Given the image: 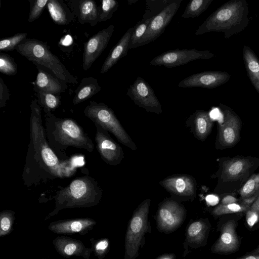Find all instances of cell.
Returning a JSON list of instances; mask_svg holds the SVG:
<instances>
[{
  "instance_id": "obj_6",
  "label": "cell",
  "mask_w": 259,
  "mask_h": 259,
  "mask_svg": "<svg viewBox=\"0 0 259 259\" xmlns=\"http://www.w3.org/2000/svg\"><path fill=\"white\" fill-rule=\"evenodd\" d=\"M150 199L143 201L135 209L127 228L124 259H136L145 243L146 233L150 231L148 214Z\"/></svg>"
},
{
  "instance_id": "obj_14",
  "label": "cell",
  "mask_w": 259,
  "mask_h": 259,
  "mask_svg": "<svg viewBox=\"0 0 259 259\" xmlns=\"http://www.w3.org/2000/svg\"><path fill=\"white\" fill-rule=\"evenodd\" d=\"M183 0H175L151 21L146 32L136 48L154 41L164 32L179 9Z\"/></svg>"
},
{
  "instance_id": "obj_4",
  "label": "cell",
  "mask_w": 259,
  "mask_h": 259,
  "mask_svg": "<svg viewBox=\"0 0 259 259\" xmlns=\"http://www.w3.org/2000/svg\"><path fill=\"white\" fill-rule=\"evenodd\" d=\"M102 194L101 188L93 177L83 176L76 178L56 192L53 197L55 207L52 213L63 208L96 205L100 202Z\"/></svg>"
},
{
  "instance_id": "obj_28",
  "label": "cell",
  "mask_w": 259,
  "mask_h": 259,
  "mask_svg": "<svg viewBox=\"0 0 259 259\" xmlns=\"http://www.w3.org/2000/svg\"><path fill=\"white\" fill-rule=\"evenodd\" d=\"M37 96L38 104L44 113L52 112L57 109L61 103V97L52 93L34 89Z\"/></svg>"
},
{
  "instance_id": "obj_26",
  "label": "cell",
  "mask_w": 259,
  "mask_h": 259,
  "mask_svg": "<svg viewBox=\"0 0 259 259\" xmlns=\"http://www.w3.org/2000/svg\"><path fill=\"white\" fill-rule=\"evenodd\" d=\"M243 59L247 75L259 94V59L248 46L243 48Z\"/></svg>"
},
{
  "instance_id": "obj_35",
  "label": "cell",
  "mask_w": 259,
  "mask_h": 259,
  "mask_svg": "<svg viewBox=\"0 0 259 259\" xmlns=\"http://www.w3.org/2000/svg\"><path fill=\"white\" fill-rule=\"evenodd\" d=\"M250 207L242 203L238 204L234 203L227 205L222 204L218 205L212 210V213L214 215L247 211Z\"/></svg>"
},
{
  "instance_id": "obj_36",
  "label": "cell",
  "mask_w": 259,
  "mask_h": 259,
  "mask_svg": "<svg viewBox=\"0 0 259 259\" xmlns=\"http://www.w3.org/2000/svg\"><path fill=\"white\" fill-rule=\"evenodd\" d=\"M0 72L8 75H14L17 72V65L14 59L3 53H0Z\"/></svg>"
},
{
  "instance_id": "obj_32",
  "label": "cell",
  "mask_w": 259,
  "mask_h": 259,
  "mask_svg": "<svg viewBox=\"0 0 259 259\" xmlns=\"http://www.w3.org/2000/svg\"><path fill=\"white\" fill-rule=\"evenodd\" d=\"M259 191V173L253 175L239 190L241 198L243 199L251 197Z\"/></svg>"
},
{
  "instance_id": "obj_48",
  "label": "cell",
  "mask_w": 259,
  "mask_h": 259,
  "mask_svg": "<svg viewBox=\"0 0 259 259\" xmlns=\"http://www.w3.org/2000/svg\"><path fill=\"white\" fill-rule=\"evenodd\" d=\"M139 0H127V3L129 5L135 4Z\"/></svg>"
},
{
  "instance_id": "obj_16",
  "label": "cell",
  "mask_w": 259,
  "mask_h": 259,
  "mask_svg": "<svg viewBox=\"0 0 259 259\" xmlns=\"http://www.w3.org/2000/svg\"><path fill=\"white\" fill-rule=\"evenodd\" d=\"M167 191L181 197H192L196 194V185L194 179L187 175L169 176L160 182Z\"/></svg>"
},
{
  "instance_id": "obj_42",
  "label": "cell",
  "mask_w": 259,
  "mask_h": 259,
  "mask_svg": "<svg viewBox=\"0 0 259 259\" xmlns=\"http://www.w3.org/2000/svg\"><path fill=\"white\" fill-rule=\"evenodd\" d=\"M258 220L259 214L249 209L246 211V222L250 227H252Z\"/></svg>"
},
{
  "instance_id": "obj_3",
  "label": "cell",
  "mask_w": 259,
  "mask_h": 259,
  "mask_svg": "<svg viewBox=\"0 0 259 259\" xmlns=\"http://www.w3.org/2000/svg\"><path fill=\"white\" fill-rule=\"evenodd\" d=\"M248 4L245 0H231L218 8L199 26L195 34L223 32L225 38L240 33L248 26Z\"/></svg>"
},
{
  "instance_id": "obj_44",
  "label": "cell",
  "mask_w": 259,
  "mask_h": 259,
  "mask_svg": "<svg viewBox=\"0 0 259 259\" xmlns=\"http://www.w3.org/2000/svg\"><path fill=\"white\" fill-rule=\"evenodd\" d=\"M249 209L256 212L259 214V194L250 206Z\"/></svg>"
},
{
  "instance_id": "obj_22",
  "label": "cell",
  "mask_w": 259,
  "mask_h": 259,
  "mask_svg": "<svg viewBox=\"0 0 259 259\" xmlns=\"http://www.w3.org/2000/svg\"><path fill=\"white\" fill-rule=\"evenodd\" d=\"M96 224V222L91 219H76L53 222L49 228L58 234H72L85 232Z\"/></svg>"
},
{
  "instance_id": "obj_46",
  "label": "cell",
  "mask_w": 259,
  "mask_h": 259,
  "mask_svg": "<svg viewBox=\"0 0 259 259\" xmlns=\"http://www.w3.org/2000/svg\"><path fill=\"white\" fill-rule=\"evenodd\" d=\"M236 259H259V255L257 254H252L250 255H245Z\"/></svg>"
},
{
  "instance_id": "obj_9",
  "label": "cell",
  "mask_w": 259,
  "mask_h": 259,
  "mask_svg": "<svg viewBox=\"0 0 259 259\" xmlns=\"http://www.w3.org/2000/svg\"><path fill=\"white\" fill-rule=\"evenodd\" d=\"M185 207L178 202L168 199L159 206L156 214V225L158 230L168 233L177 230L185 219Z\"/></svg>"
},
{
  "instance_id": "obj_7",
  "label": "cell",
  "mask_w": 259,
  "mask_h": 259,
  "mask_svg": "<svg viewBox=\"0 0 259 259\" xmlns=\"http://www.w3.org/2000/svg\"><path fill=\"white\" fill-rule=\"evenodd\" d=\"M84 115L95 124L112 133L122 144L133 150L137 146L121 125L113 111L103 103L91 101L83 110Z\"/></svg>"
},
{
  "instance_id": "obj_11",
  "label": "cell",
  "mask_w": 259,
  "mask_h": 259,
  "mask_svg": "<svg viewBox=\"0 0 259 259\" xmlns=\"http://www.w3.org/2000/svg\"><path fill=\"white\" fill-rule=\"evenodd\" d=\"M224 122L219 124L217 144L223 148L234 146L238 141L241 127L239 116L229 107L220 104Z\"/></svg>"
},
{
  "instance_id": "obj_39",
  "label": "cell",
  "mask_w": 259,
  "mask_h": 259,
  "mask_svg": "<svg viewBox=\"0 0 259 259\" xmlns=\"http://www.w3.org/2000/svg\"><path fill=\"white\" fill-rule=\"evenodd\" d=\"M81 243L78 241H69L62 248L63 253L68 256L78 254L83 247Z\"/></svg>"
},
{
  "instance_id": "obj_2",
  "label": "cell",
  "mask_w": 259,
  "mask_h": 259,
  "mask_svg": "<svg viewBox=\"0 0 259 259\" xmlns=\"http://www.w3.org/2000/svg\"><path fill=\"white\" fill-rule=\"evenodd\" d=\"M45 133L49 144L57 155L62 160H68L67 148L73 147L93 151L92 139L74 120L59 118L52 112L45 113Z\"/></svg>"
},
{
  "instance_id": "obj_25",
  "label": "cell",
  "mask_w": 259,
  "mask_h": 259,
  "mask_svg": "<svg viewBox=\"0 0 259 259\" xmlns=\"http://www.w3.org/2000/svg\"><path fill=\"white\" fill-rule=\"evenodd\" d=\"M101 90L98 80L92 76L83 78L75 91L72 103L77 105L92 98Z\"/></svg>"
},
{
  "instance_id": "obj_18",
  "label": "cell",
  "mask_w": 259,
  "mask_h": 259,
  "mask_svg": "<svg viewBox=\"0 0 259 259\" xmlns=\"http://www.w3.org/2000/svg\"><path fill=\"white\" fill-rule=\"evenodd\" d=\"M70 10L81 24L88 23L91 26L98 23V7L94 0H67Z\"/></svg>"
},
{
  "instance_id": "obj_29",
  "label": "cell",
  "mask_w": 259,
  "mask_h": 259,
  "mask_svg": "<svg viewBox=\"0 0 259 259\" xmlns=\"http://www.w3.org/2000/svg\"><path fill=\"white\" fill-rule=\"evenodd\" d=\"M175 0H146L145 13L142 20L153 18L163 10L175 2Z\"/></svg>"
},
{
  "instance_id": "obj_38",
  "label": "cell",
  "mask_w": 259,
  "mask_h": 259,
  "mask_svg": "<svg viewBox=\"0 0 259 259\" xmlns=\"http://www.w3.org/2000/svg\"><path fill=\"white\" fill-rule=\"evenodd\" d=\"M49 0H29L30 9L28 15V22H32L40 17Z\"/></svg>"
},
{
  "instance_id": "obj_10",
  "label": "cell",
  "mask_w": 259,
  "mask_h": 259,
  "mask_svg": "<svg viewBox=\"0 0 259 259\" xmlns=\"http://www.w3.org/2000/svg\"><path fill=\"white\" fill-rule=\"evenodd\" d=\"M126 95L135 104L147 111L157 114L162 112L161 105L153 89L140 76L130 85Z\"/></svg>"
},
{
  "instance_id": "obj_27",
  "label": "cell",
  "mask_w": 259,
  "mask_h": 259,
  "mask_svg": "<svg viewBox=\"0 0 259 259\" xmlns=\"http://www.w3.org/2000/svg\"><path fill=\"white\" fill-rule=\"evenodd\" d=\"M208 227L203 220L192 222L186 231V241L192 246L200 245L204 242Z\"/></svg>"
},
{
  "instance_id": "obj_41",
  "label": "cell",
  "mask_w": 259,
  "mask_h": 259,
  "mask_svg": "<svg viewBox=\"0 0 259 259\" xmlns=\"http://www.w3.org/2000/svg\"><path fill=\"white\" fill-rule=\"evenodd\" d=\"M109 241L107 239H104L100 240L95 245V250L98 255H103L108 247Z\"/></svg>"
},
{
  "instance_id": "obj_47",
  "label": "cell",
  "mask_w": 259,
  "mask_h": 259,
  "mask_svg": "<svg viewBox=\"0 0 259 259\" xmlns=\"http://www.w3.org/2000/svg\"><path fill=\"white\" fill-rule=\"evenodd\" d=\"M208 199H207V201L210 200L209 202L210 203H214L217 202L218 201V198L215 197V196H209L207 197Z\"/></svg>"
},
{
  "instance_id": "obj_33",
  "label": "cell",
  "mask_w": 259,
  "mask_h": 259,
  "mask_svg": "<svg viewBox=\"0 0 259 259\" xmlns=\"http://www.w3.org/2000/svg\"><path fill=\"white\" fill-rule=\"evenodd\" d=\"M153 18L147 20L141 19L134 26V29L132 33L128 49L136 48V46L140 39L143 37L147 31L149 24Z\"/></svg>"
},
{
  "instance_id": "obj_1",
  "label": "cell",
  "mask_w": 259,
  "mask_h": 259,
  "mask_svg": "<svg viewBox=\"0 0 259 259\" xmlns=\"http://www.w3.org/2000/svg\"><path fill=\"white\" fill-rule=\"evenodd\" d=\"M30 142L22 175L28 187L73 175L76 168L60 159L50 146L42 125L41 108L37 99L30 105Z\"/></svg>"
},
{
  "instance_id": "obj_49",
  "label": "cell",
  "mask_w": 259,
  "mask_h": 259,
  "mask_svg": "<svg viewBox=\"0 0 259 259\" xmlns=\"http://www.w3.org/2000/svg\"><path fill=\"white\" fill-rule=\"evenodd\" d=\"M252 253V254H254L259 253V246L256 249L253 250Z\"/></svg>"
},
{
  "instance_id": "obj_30",
  "label": "cell",
  "mask_w": 259,
  "mask_h": 259,
  "mask_svg": "<svg viewBox=\"0 0 259 259\" xmlns=\"http://www.w3.org/2000/svg\"><path fill=\"white\" fill-rule=\"evenodd\" d=\"M213 0H192L187 4L182 15L184 18H195L205 11Z\"/></svg>"
},
{
  "instance_id": "obj_19",
  "label": "cell",
  "mask_w": 259,
  "mask_h": 259,
  "mask_svg": "<svg viewBox=\"0 0 259 259\" xmlns=\"http://www.w3.org/2000/svg\"><path fill=\"white\" fill-rule=\"evenodd\" d=\"M35 65L38 73L34 82V89L57 95H59L66 90L68 88L67 82L55 75H53L52 73L43 69L42 66L37 64Z\"/></svg>"
},
{
  "instance_id": "obj_24",
  "label": "cell",
  "mask_w": 259,
  "mask_h": 259,
  "mask_svg": "<svg viewBox=\"0 0 259 259\" xmlns=\"http://www.w3.org/2000/svg\"><path fill=\"white\" fill-rule=\"evenodd\" d=\"M47 8L52 19L58 25H67L74 19V14L62 0H49Z\"/></svg>"
},
{
  "instance_id": "obj_34",
  "label": "cell",
  "mask_w": 259,
  "mask_h": 259,
  "mask_svg": "<svg viewBox=\"0 0 259 259\" xmlns=\"http://www.w3.org/2000/svg\"><path fill=\"white\" fill-rule=\"evenodd\" d=\"M27 33H17L13 36L0 40V51H9L16 49L17 47L27 38Z\"/></svg>"
},
{
  "instance_id": "obj_21",
  "label": "cell",
  "mask_w": 259,
  "mask_h": 259,
  "mask_svg": "<svg viewBox=\"0 0 259 259\" xmlns=\"http://www.w3.org/2000/svg\"><path fill=\"white\" fill-rule=\"evenodd\" d=\"M221 178L226 181H236L242 177L252 165L246 158H233L223 163Z\"/></svg>"
},
{
  "instance_id": "obj_12",
  "label": "cell",
  "mask_w": 259,
  "mask_h": 259,
  "mask_svg": "<svg viewBox=\"0 0 259 259\" xmlns=\"http://www.w3.org/2000/svg\"><path fill=\"white\" fill-rule=\"evenodd\" d=\"M95 140L96 148L102 160L110 165L119 164L124 158L121 146L110 136L108 131L98 124Z\"/></svg>"
},
{
  "instance_id": "obj_5",
  "label": "cell",
  "mask_w": 259,
  "mask_h": 259,
  "mask_svg": "<svg viewBox=\"0 0 259 259\" xmlns=\"http://www.w3.org/2000/svg\"><path fill=\"white\" fill-rule=\"evenodd\" d=\"M35 64L47 68L57 77L67 83H77V77L72 75L46 43L35 38H26L16 49Z\"/></svg>"
},
{
  "instance_id": "obj_23",
  "label": "cell",
  "mask_w": 259,
  "mask_h": 259,
  "mask_svg": "<svg viewBox=\"0 0 259 259\" xmlns=\"http://www.w3.org/2000/svg\"><path fill=\"white\" fill-rule=\"evenodd\" d=\"M134 29V26L130 28L110 51L101 67V73L104 74L107 72L119 60L127 55L130 39Z\"/></svg>"
},
{
  "instance_id": "obj_45",
  "label": "cell",
  "mask_w": 259,
  "mask_h": 259,
  "mask_svg": "<svg viewBox=\"0 0 259 259\" xmlns=\"http://www.w3.org/2000/svg\"><path fill=\"white\" fill-rule=\"evenodd\" d=\"M176 255L174 253H167L158 256L156 259H176Z\"/></svg>"
},
{
  "instance_id": "obj_20",
  "label": "cell",
  "mask_w": 259,
  "mask_h": 259,
  "mask_svg": "<svg viewBox=\"0 0 259 259\" xmlns=\"http://www.w3.org/2000/svg\"><path fill=\"white\" fill-rule=\"evenodd\" d=\"M186 124L196 139L203 141L211 132L213 121L208 112L197 110L187 119Z\"/></svg>"
},
{
  "instance_id": "obj_8",
  "label": "cell",
  "mask_w": 259,
  "mask_h": 259,
  "mask_svg": "<svg viewBox=\"0 0 259 259\" xmlns=\"http://www.w3.org/2000/svg\"><path fill=\"white\" fill-rule=\"evenodd\" d=\"M214 55L208 50L198 51L195 49H177L163 52L154 57L150 62L154 66H163L172 68L185 65L190 62L198 60H208Z\"/></svg>"
},
{
  "instance_id": "obj_15",
  "label": "cell",
  "mask_w": 259,
  "mask_h": 259,
  "mask_svg": "<svg viewBox=\"0 0 259 259\" xmlns=\"http://www.w3.org/2000/svg\"><path fill=\"white\" fill-rule=\"evenodd\" d=\"M230 77V75L225 71H204L186 77L179 82L178 87L213 89L227 82Z\"/></svg>"
},
{
  "instance_id": "obj_31",
  "label": "cell",
  "mask_w": 259,
  "mask_h": 259,
  "mask_svg": "<svg viewBox=\"0 0 259 259\" xmlns=\"http://www.w3.org/2000/svg\"><path fill=\"white\" fill-rule=\"evenodd\" d=\"M119 4L115 0H103L98 7V23L109 20L117 10Z\"/></svg>"
},
{
  "instance_id": "obj_40",
  "label": "cell",
  "mask_w": 259,
  "mask_h": 259,
  "mask_svg": "<svg viewBox=\"0 0 259 259\" xmlns=\"http://www.w3.org/2000/svg\"><path fill=\"white\" fill-rule=\"evenodd\" d=\"M10 99L9 89L3 80L0 78V108L4 107Z\"/></svg>"
},
{
  "instance_id": "obj_17",
  "label": "cell",
  "mask_w": 259,
  "mask_h": 259,
  "mask_svg": "<svg viewBox=\"0 0 259 259\" xmlns=\"http://www.w3.org/2000/svg\"><path fill=\"white\" fill-rule=\"evenodd\" d=\"M236 224L229 220L222 227L220 238L212 245V252L230 253L235 252L239 246V240L236 231Z\"/></svg>"
},
{
  "instance_id": "obj_43",
  "label": "cell",
  "mask_w": 259,
  "mask_h": 259,
  "mask_svg": "<svg viewBox=\"0 0 259 259\" xmlns=\"http://www.w3.org/2000/svg\"><path fill=\"white\" fill-rule=\"evenodd\" d=\"M237 199L233 196L227 195L224 197L221 201V204L223 205H227L236 203Z\"/></svg>"
},
{
  "instance_id": "obj_37",
  "label": "cell",
  "mask_w": 259,
  "mask_h": 259,
  "mask_svg": "<svg viewBox=\"0 0 259 259\" xmlns=\"http://www.w3.org/2000/svg\"><path fill=\"white\" fill-rule=\"evenodd\" d=\"M15 212L12 210H6L0 214V236L8 234L11 230L14 219Z\"/></svg>"
},
{
  "instance_id": "obj_13",
  "label": "cell",
  "mask_w": 259,
  "mask_h": 259,
  "mask_svg": "<svg viewBox=\"0 0 259 259\" xmlns=\"http://www.w3.org/2000/svg\"><path fill=\"white\" fill-rule=\"evenodd\" d=\"M114 30V25L111 24L93 35L83 45L82 67L88 70L93 63L103 53Z\"/></svg>"
}]
</instances>
